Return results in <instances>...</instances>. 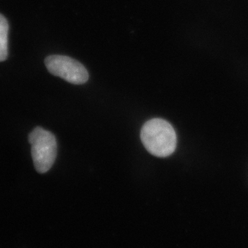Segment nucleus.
<instances>
[{
    "instance_id": "obj_4",
    "label": "nucleus",
    "mask_w": 248,
    "mask_h": 248,
    "mask_svg": "<svg viewBox=\"0 0 248 248\" xmlns=\"http://www.w3.org/2000/svg\"><path fill=\"white\" fill-rule=\"evenodd\" d=\"M9 28L6 18L0 14V62L7 59Z\"/></svg>"
},
{
    "instance_id": "obj_3",
    "label": "nucleus",
    "mask_w": 248,
    "mask_h": 248,
    "mask_svg": "<svg viewBox=\"0 0 248 248\" xmlns=\"http://www.w3.org/2000/svg\"><path fill=\"white\" fill-rule=\"evenodd\" d=\"M45 64L50 73L71 84H84L89 80V73L84 66L69 57L50 55L46 59Z\"/></svg>"
},
{
    "instance_id": "obj_1",
    "label": "nucleus",
    "mask_w": 248,
    "mask_h": 248,
    "mask_svg": "<svg viewBox=\"0 0 248 248\" xmlns=\"http://www.w3.org/2000/svg\"><path fill=\"white\" fill-rule=\"evenodd\" d=\"M141 140L147 151L157 157H167L177 147V135L170 124L162 119L148 121L141 130Z\"/></svg>"
},
{
    "instance_id": "obj_2",
    "label": "nucleus",
    "mask_w": 248,
    "mask_h": 248,
    "mask_svg": "<svg viewBox=\"0 0 248 248\" xmlns=\"http://www.w3.org/2000/svg\"><path fill=\"white\" fill-rule=\"evenodd\" d=\"M29 142L36 170L40 174L48 172L56 159V138L48 130L37 127L29 135Z\"/></svg>"
}]
</instances>
